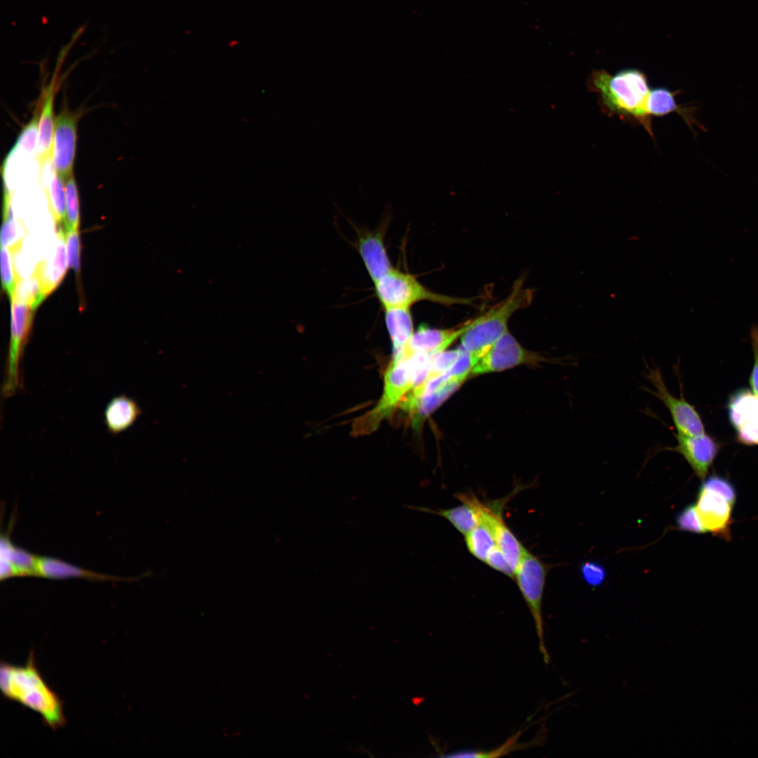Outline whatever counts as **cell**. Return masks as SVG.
Returning a JSON list of instances; mask_svg holds the SVG:
<instances>
[{
  "instance_id": "32",
  "label": "cell",
  "mask_w": 758,
  "mask_h": 758,
  "mask_svg": "<svg viewBox=\"0 0 758 758\" xmlns=\"http://www.w3.org/2000/svg\"><path fill=\"white\" fill-rule=\"evenodd\" d=\"M64 239L69 267L78 273L81 265V241L79 229L71 228L67 225L64 230Z\"/></svg>"
},
{
  "instance_id": "24",
  "label": "cell",
  "mask_w": 758,
  "mask_h": 758,
  "mask_svg": "<svg viewBox=\"0 0 758 758\" xmlns=\"http://www.w3.org/2000/svg\"><path fill=\"white\" fill-rule=\"evenodd\" d=\"M48 208L55 232H64L67 226L64 180L52 169L49 185L46 190Z\"/></svg>"
},
{
  "instance_id": "22",
  "label": "cell",
  "mask_w": 758,
  "mask_h": 758,
  "mask_svg": "<svg viewBox=\"0 0 758 758\" xmlns=\"http://www.w3.org/2000/svg\"><path fill=\"white\" fill-rule=\"evenodd\" d=\"M385 322L392 343V355L399 352L413 335V322L410 308L384 309Z\"/></svg>"
},
{
  "instance_id": "12",
  "label": "cell",
  "mask_w": 758,
  "mask_h": 758,
  "mask_svg": "<svg viewBox=\"0 0 758 758\" xmlns=\"http://www.w3.org/2000/svg\"><path fill=\"white\" fill-rule=\"evenodd\" d=\"M727 406L738 441L758 446V395L748 389L739 390L730 397Z\"/></svg>"
},
{
  "instance_id": "34",
  "label": "cell",
  "mask_w": 758,
  "mask_h": 758,
  "mask_svg": "<svg viewBox=\"0 0 758 758\" xmlns=\"http://www.w3.org/2000/svg\"><path fill=\"white\" fill-rule=\"evenodd\" d=\"M676 523L679 529L694 533H706L700 522L694 504L684 507L677 515Z\"/></svg>"
},
{
  "instance_id": "16",
  "label": "cell",
  "mask_w": 758,
  "mask_h": 758,
  "mask_svg": "<svg viewBox=\"0 0 758 758\" xmlns=\"http://www.w3.org/2000/svg\"><path fill=\"white\" fill-rule=\"evenodd\" d=\"M455 497L461 503L456 507L438 510L426 507H415V509L444 517L458 532L465 536L481 522L482 515L486 508V503H483L472 493H456Z\"/></svg>"
},
{
  "instance_id": "15",
  "label": "cell",
  "mask_w": 758,
  "mask_h": 758,
  "mask_svg": "<svg viewBox=\"0 0 758 758\" xmlns=\"http://www.w3.org/2000/svg\"><path fill=\"white\" fill-rule=\"evenodd\" d=\"M472 320L450 328L420 326L401 349L408 354L437 355L446 350L470 327Z\"/></svg>"
},
{
  "instance_id": "23",
  "label": "cell",
  "mask_w": 758,
  "mask_h": 758,
  "mask_svg": "<svg viewBox=\"0 0 758 758\" xmlns=\"http://www.w3.org/2000/svg\"><path fill=\"white\" fill-rule=\"evenodd\" d=\"M38 556L15 545L9 536L1 534L0 560L9 562L17 576H36V566Z\"/></svg>"
},
{
  "instance_id": "28",
  "label": "cell",
  "mask_w": 758,
  "mask_h": 758,
  "mask_svg": "<svg viewBox=\"0 0 758 758\" xmlns=\"http://www.w3.org/2000/svg\"><path fill=\"white\" fill-rule=\"evenodd\" d=\"M465 544L470 554L485 562L490 551L496 545L493 528L488 521L483 520L465 536Z\"/></svg>"
},
{
  "instance_id": "2",
  "label": "cell",
  "mask_w": 758,
  "mask_h": 758,
  "mask_svg": "<svg viewBox=\"0 0 758 758\" xmlns=\"http://www.w3.org/2000/svg\"><path fill=\"white\" fill-rule=\"evenodd\" d=\"M0 688L4 697L39 714L52 730L65 725L64 703L42 677L33 651L23 665L1 662Z\"/></svg>"
},
{
  "instance_id": "3",
  "label": "cell",
  "mask_w": 758,
  "mask_h": 758,
  "mask_svg": "<svg viewBox=\"0 0 758 758\" xmlns=\"http://www.w3.org/2000/svg\"><path fill=\"white\" fill-rule=\"evenodd\" d=\"M435 356L404 352L393 355L385 372L381 398L374 408L355 420L352 427L354 434L362 435L375 431L399 406Z\"/></svg>"
},
{
  "instance_id": "17",
  "label": "cell",
  "mask_w": 758,
  "mask_h": 758,
  "mask_svg": "<svg viewBox=\"0 0 758 758\" xmlns=\"http://www.w3.org/2000/svg\"><path fill=\"white\" fill-rule=\"evenodd\" d=\"M384 230L364 231L358 236L357 247L373 283L391 271L392 265L384 244Z\"/></svg>"
},
{
  "instance_id": "36",
  "label": "cell",
  "mask_w": 758,
  "mask_h": 758,
  "mask_svg": "<svg viewBox=\"0 0 758 758\" xmlns=\"http://www.w3.org/2000/svg\"><path fill=\"white\" fill-rule=\"evenodd\" d=\"M484 563L496 571L514 579V571L497 545L490 551Z\"/></svg>"
},
{
  "instance_id": "5",
  "label": "cell",
  "mask_w": 758,
  "mask_h": 758,
  "mask_svg": "<svg viewBox=\"0 0 758 758\" xmlns=\"http://www.w3.org/2000/svg\"><path fill=\"white\" fill-rule=\"evenodd\" d=\"M736 498L733 485L726 478L714 474L703 480L694 505L706 533L729 539Z\"/></svg>"
},
{
  "instance_id": "30",
  "label": "cell",
  "mask_w": 758,
  "mask_h": 758,
  "mask_svg": "<svg viewBox=\"0 0 758 758\" xmlns=\"http://www.w3.org/2000/svg\"><path fill=\"white\" fill-rule=\"evenodd\" d=\"M462 351L463 349L460 347L456 350H445L436 355L423 375L421 382L418 385L446 373L459 358Z\"/></svg>"
},
{
  "instance_id": "27",
  "label": "cell",
  "mask_w": 758,
  "mask_h": 758,
  "mask_svg": "<svg viewBox=\"0 0 758 758\" xmlns=\"http://www.w3.org/2000/svg\"><path fill=\"white\" fill-rule=\"evenodd\" d=\"M677 92H672L665 88L651 89L647 100V110L651 116L662 117L671 112H677L689 124L691 117L689 112L679 107L674 99Z\"/></svg>"
},
{
  "instance_id": "1",
  "label": "cell",
  "mask_w": 758,
  "mask_h": 758,
  "mask_svg": "<svg viewBox=\"0 0 758 758\" xmlns=\"http://www.w3.org/2000/svg\"><path fill=\"white\" fill-rule=\"evenodd\" d=\"M587 86L598 94L601 109L607 114L641 125L654 139L646 107L651 89L644 72L624 69L611 75L604 69H594Z\"/></svg>"
},
{
  "instance_id": "9",
  "label": "cell",
  "mask_w": 758,
  "mask_h": 758,
  "mask_svg": "<svg viewBox=\"0 0 758 758\" xmlns=\"http://www.w3.org/2000/svg\"><path fill=\"white\" fill-rule=\"evenodd\" d=\"M646 378L656 389V391H649L668 409L677 433L687 436H697L705 433L704 423L695 406L689 403L682 395L677 397L672 394L659 368L649 369Z\"/></svg>"
},
{
  "instance_id": "4",
  "label": "cell",
  "mask_w": 758,
  "mask_h": 758,
  "mask_svg": "<svg viewBox=\"0 0 758 758\" xmlns=\"http://www.w3.org/2000/svg\"><path fill=\"white\" fill-rule=\"evenodd\" d=\"M533 299V291L524 286V279H517L509 295L486 312L472 320L462 335L461 347L479 359L505 332L511 317L528 307Z\"/></svg>"
},
{
  "instance_id": "13",
  "label": "cell",
  "mask_w": 758,
  "mask_h": 758,
  "mask_svg": "<svg viewBox=\"0 0 758 758\" xmlns=\"http://www.w3.org/2000/svg\"><path fill=\"white\" fill-rule=\"evenodd\" d=\"M677 445L666 450L679 453L689 464L696 476L704 480L718 453L719 444L705 433L697 436L674 434Z\"/></svg>"
},
{
  "instance_id": "14",
  "label": "cell",
  "mask_w": 758,
  "mask_h": 758,
  "mask_svg": "<svg viewBox=\"0 0 758 758\" xmlns=\"http://www.w3.org/2000/svg\"><path fill=\"white\" fill-rule=\"evenodd\" d=\"M55 233L54 247L46 258L36 265L32 274L39 284L40 303L59 286L69 267L64 232Z\"/></svg>"
},
{
  "instance_id": "19",
  "label": "cell",
  "mask_w": 758,
  "mask_h": 758,
  "mask_svg": "<svg viewBox=\"0 0 758 758\" xmlns=\"http://www.w3.org/2000/svg\"><path fill=\"white\" fill-rule=\"evenodd\" d=\"M141 414V408L133 399L119 394L112 398L103 413L104 423L110 434H120L134 425Z\"/></svg>"
},
{
  "instance_id": "20",
  "label": "cell",
  "mask_w": 758,
  "mask_h": 758,
  "mask_svg": "<svg viewBox=\"0 0 758 758\" xmlns=\"http://www.w3.org/2000/svg\"><path fill=\"white\" fill-rule=\"evenodd\" d=\"M55 82L53 80L46 89L39 119L38 142L36 157L41 168L51 158L55 125L53 102Z\"/></svg>"
},
{
  "instance_id": "8",
  "label": "cell",
  "mask_w": 758,
  "mask_h": 758,
  "mask_svg": "<svg viewBox=\"0 0 758 758\" xmlns=\"http://www.w3.org/2000/svg\"><path fill=\"white\" fill-rule=\"evenodd\" d=\"M549 566L528 552L519 564L514 576L517 585L534 621L538 649L546 664L550 656L545 643L542 602Z\"/></svg>"
},
{
  "instance_id": "18",
  "label": "cell",
  "mask_w": 758,
  "mask_h": 758,
  "mask_svg": "<svg viewBox=\"0 0 758 758\" xmlns=\"http://www.w3.org/2000/svg\"><path fill=\"white\" fill-rule=\"evenodd\" d=\"M36 576L51 579L85 578L102 581H131L134 578H119L113 576L101 574L70 564L62 560L50 557H37L36 566Z\"/></svg>"
},
{
  "instance_id": "21",
  "label": "cell",
  "mask_w": 758,
  "mask_h": 758,
  "mask_svg": "<svg viewBox=\"0 0 758 758\" xmlns=\"http://www.w3.org/2000/svg\"><path fill=\"white\" fill-rule=\"evenodd\" d=\"M503 507L496 509L490 519L497 546L503 552L512 570H516L528 552L507 526L503 516Z\"/></svg>"
},
{
  "instance_id": "37",
  "label": "cell",
  "mask_w": 758,
  "mask_h": 758,
  "mask_svg": "<svg viewBox=\"0 0 758 758\" xmlns=\"http://www.w3.org/2000/svg\"><path fill=\"white\" fill-rule=\"evenodd\" d=\"M750 338L754 353V363L749 383L752 392L758 395V326H754L752 328Z\"/></svg>"
},
{
  "instance_id": "31",
  "label": "cell",
  "mask_w": 758,
  "mask_h": 758,
  "mask_svg": "<svg viewBox=\"0 0 758 758\" xmlns=\"http://www.w3.org/2000/svg\"><path fill=\"white\" fill-rule=\"evenodd\" d=\"M64 182L67 224L71 228L79 229L80 220L79 197L74 174L64 180Z\"/></svg>"
},
{
  "instance_id": "26",
  "label": "cell",
  "mask_w": 758,
  "mask_h": 758,
  "mask_svg": "<svg viewBox=\"0 0 758 758\" xmlns=\"http://www.w3.org/2000/svg\"><path fill=\"white\" fill-rule=\"evenodd\" d=\"M1 247L8 249L13 255L20 251L24 239L22 225H16L14 220L11 197L6 188L4 192L3 222L1 230Z\"/></svg>"
},
{
  "instance_id": "33",
  "label": "cell",
  "mask_w": 758,
  "mask_h": 758,
  "mask_svg": "<svg viewBox=\"0 0 758 758\" xmlns=\"http://www.w3.org/2000/svg\"><path fill=\"white\" fill-rule=\"evenodd\" d=\"M37 111L26 126L22 130L16 140L12 150L22 147L27 152H32L37 146L39 114Z\"/></svg>"
},
{
  "instance_id": "29",
  "label": "cell",
  "mask_w": 758,
  "mask_h": 758,
  "mask_svg": "<svg viewBox=\"0 0 758 758\" xmlns=\"http://www.w3.org/2000/svg\"><path fill=\"white\" fill-rule=\"evenodd\" d=\"M13 253L6 248L1 247V274L2 287L9 298H13L18 284L21 277L18 274L13 259Z\"/></svg>"
},
{
  "instance_id": "25",
  "label": "cell",
  "mask_w": 758,
  "mask_h": 758,
  "mask_svg": "<svg viewBox=\"0 0 758 758\" xmlns=\"http://www.w3.org/2000/svg\"><path fill=\"white\" fill-rule=\"evenodd\" d=\"M524 730H520L515 734L509 738L504 743L499 747L489 750H460L450 752L446 754H442L441 757H498L503 755H506L516 750H520L527 749L533 745H537L540 741L541 736H537L533 740L527 743H519V739L520 736L523 733Z\"/></svg>"
},
{
  "instance_id": "35",
  "label": "cell",
  "mask_w": 758,
  "mask_h": 758,
  "mask_svg": "<svg viewBox=\"0 0 758 758\" xmlns=\"http://www.w3.org/2000/svg\"><path fill=\"white\" fill-rule=\"evenodd\" d=\"M580 571L585 583L594 587L600 586L606 578L605 568L597 562L583 563Z\"/></svg>"
},
{
  "instance_id": "11",
  "label": "cell",
  "mask_w": 758,
  "mask_h": 758,
  "mask_svg": "<svg viewBox=\"0 0 758 758\" xmlns=\"http://www.w3.org/2000/svg\"><path fill=\"white\" fill-rule=\"evenodd\" d=\"M78 114L65 109L55 119L51 154L53 169L65 180L73 173L77 142Z\"/></svg>"
},
{
  "instance_id": "7",
  "label": "cell",
  "mask_w": 758,
  "mask_h": 758,
  "mask_svg": "<svg viewBox=\"0 0 758 758\" xmlns=\"http://www.w3.org/2000/svg\"><path fill=\"white\" fill-rule=\"evenodd\" d=\"M11 302V335L1 389L4 399L15 395L22 386L21 365L33 324L34 310L25 300L15 295Z\"/></svg>"
},
{
  "instance_id": "10",
  "label": "cell",
  "mask_w": 758,
  "mask_h": 758,
  "mask_svg": "<svg viewBox=\"0 0 758 758\" xmlns=\"http://www.w3.org/2000/svg\"><path fill=\"white\" fill-rule=\"evenodd\" d=\"M544 359L523 347L507 331L479 359L471 375L501 371L522 364H537Z\"/></svg>"
},
{
  "instance_id": "6",
  "label": "cell",
  "mask_w": 758,
  "mask_h": 758,
  "mask_svg": "<svg viewBox=\"0 0 758 758\" xmlns=\"http://www.w3.org/2000/svg\"><path fill=\"white\" fill-rule=\"evenodd\" d=\"M375 285L376 296L384 309L411 308L421 301H430L444 306L471 305L474 298H459L437 293L428 289L415 277L393 268L378 280Z\"/></svg>"
}]
</instances>
